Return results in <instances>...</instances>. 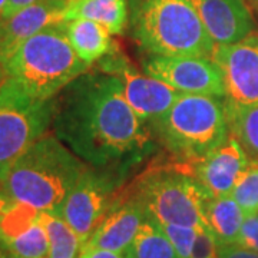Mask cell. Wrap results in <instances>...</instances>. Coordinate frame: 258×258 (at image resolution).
Segmentation results:
<instances>
[{"mask_svg":"<svg viewBox=\"0 0 258 258\" xmlns=\"http://www.w3.org/2000/svg\"><path fill=\"white\" fill-rule=\"evenodd\" d=\"M53 135L85 164L132 171L157 149L155 137L125 99L119 81L101 71L55 96Z\"/></svg>","mask_w":258,"mask_h":258,"instance_id":"6da1fadb","label":"cell"},{"mask_svg":"<svg viewBox=\"0 0 258 258\" xmlns=\"http://www.w3.org/2000/svg\"><path fill=\"white\" fill-rule=\"evenodd\" d=\"M86 165L56 135L46 134L15 162L0 184V195L40 212L57 214Z\"/></svg>","mask_w":258,"mask_h":258,"instance_id":"7a4b0ae2","label":"cell"},{"mask_svg":"<svg viewBox=\"0 0 258 258\" xmlns=\"http://www.w3.org/2000/svg\"><path fill=\"white\" fill-rule=\"evenodd\" d=\"M128 28L148 55L211 57L217 43L189 0H128Z\"/></svg>","mask_w":258,"mask_h":258,"instance_id":"3957f363","label":"cell"},{"mask_svg":"<svg viewBox=\"0 0 258 258\" xmlns=\"http://www.w3.org/2000/svg\"><path fill=\"white\" fill-rule=\"evenodd\" d=\"M0 63L6 78L39 99L55 98L92 68L75 52L63 25L30 36Z\"/></svg>","mask_w":258,"mask_h":258,"instance_id":"277c9868","label":"cell"},{"mask_svg":"<svg viewBox=\"0 0 258 258\" xmlns=\"http://www.w3.org/2000/svg\"><path fill=\"white\" fill-rule=\"evenodd\" d=\"M151 131L179 164L195 162L230 135L225 99L182 93Z\"/></svg>","mask_w":258,"mask_h":258,"instance_id":"5b68a950","label":"cell"},{"mask_svg":"<svg viewBox=\"0 0 258 258\" xmlns=\"http://www.w3.org/2000/svg\"><path fill=\"white\" fill-rule=\"evenodd\" d=\"M135 194L158 224L207 227L205 204L211 195L181 168H154L138 179Z\"/></svg>","mask_w":258,"mask_h":258,"instance_id":"8992f818","label":"cell"},{"mask_svg":"<svg viewBox=\"0 0 258 258\" xmlns=\"http://www.w3.org/2000/svg\"><path fill=\"white\" fill-rule=\"evenodd\" d=\"M53 115L55 98H35L6 78L0 89V184L19 158L46 135Z\"/></svg>","mask_w":258,"mask_h":258,"instance_id":"52a82bcc","label":"cell"},{"mask_svg":"<svg viewBox=\"0 0 258 258\" xmlns=\"http://www.w3.org/2000/svg\"><path fill=\"white\" fill-rule=\"evenodd\" d=\"M129 171L88 166L68 194L59 215L76 232L83 247L116 201V192L128 179Z\"/></svg>","mask_w":258,"mask_h":258,"instance_id":"ba28073f","label":"cell"},{"mask_svg":"<svg viewBox=\"0 0 258 258\" xmlns=\"http://www.w3.org/2000/svg\"><path fill=\"white\" fill-rule=\"evenodd\" d=\"M96 66L98 71L112 75L119 81L125 99L149 129L165 116L182 95L162 81L138 71L118 49L102 57Z\"/></svg>","mask_w":258,"mask_h":258,"instance_id":"9c48e42d","label":"cell"},{"mask_svg":"<svg viewBox=\"0 0 258 258\" xmlns=\"http://www.w3.org/2000/svg\"><path fill=\"white\" fill-rule=\"evenodd\" d=\"M142 69L178 92L225 98L221 72L211 57L149 55L142 60Z\"/></svg>","mask_w":258,"mask_h":258,"instance_id":"30bf717a","label":"cell"},{"mask_svg":"<svg viewBox=\"0 0 258 258\" xmlns=\"http://www.w3.org/2000/svg\"><path fill=\"white\" fill-rule=\"evenodd\" d=\"M211 59L221 72L227 103H258V35L251 33L235 43L217 45Z\"/></svg>","mask_w":258,"mask_h":258,"instance_id":"8fae6325","label":"cell"},{"mask_svg":"<svg viewBox=\"0 0 258 258\" xmlns=\"http://www.w3.org/2000/svg\"><path fill=\"white\" fill-rule=\"evenodd\" d=\"M0 249L8 258H49L42 212L0 195Z\"/></svg>","mask_w":258,"mask_h":258,"instance_id":"7c38bea8","label":"cell"},{"mask_svg":"<svg viewBox=\"0 0 258 258\" xmlns=\"http://www.w3.org/2000/svg\"><path fill=\"white\" fill-rule=\"evenodd\" d=\"M251 158L234 135L195 162L181 164L184 172L195 178L211 197L231 195L245 172Z\"/></svg>","mask_w":258,"mask_h":258,"instance_id":"4fadbf2b","label":"cell"},{"mask_svg":"<svg viewBox=\"0 0 258 258\" xmlns=\"http://www.w3.org/2000/svg\"><path fill=\"white\" fill-rule=\"evenodd\" d=\"M147 217V210L135 192L122 200L116 198L85 247L111 249L123 254Z\"/></svg>","mask_w":258,"mask_h":258,"instance_id":"5bb4252c","label":"cell"},{"mask_svg":"<svg viewBox=\"0 0 258 258\" xmlns=\"http://www.w3.org/2000/svg\"><path fill=\"white\" fill-rule=\"evenodd\" d=\"M217 45L235 43L251 35L254 20L245 0H189Z\"/></svg>","mask_w":258,"mask_h":258,"instance_id":"9a60e30c","label":"cell"},{"mask_svg":"<svg viewBox=\"0 0 258 258\" xmlns=\"http://www.w3.org/2000/svg\"><path fill=\"white\" fill-rule=\"evenodd\" d=\"M69 0H39L13 16L5 19L3 36L0 40V60L9 56L30 36L66 22Z\"/></svg>","mask_w":258,"mask_h":258,"instance_id":"2e32d148","label":"cell"},{"mask_svg":"<svg viewBox=\"0 0 258 258\" xmlns=\"http://www.w3.org/2000/svg\"><path fill=\"white\" fill-rule=\"evenodd\" d=\"M63 29L75 52L89 66L96 64L102 57L118 49L112 39L111 32L93 20H68L63 23Z\"/></svg>","mask_w":258,"mask_h":258,"instance_id":"e0dca14e","label":"cell"},{"mask_svg":"<svg viewBox=\"0 0 258 258\" xmlns=\"http://www.w3.org/2000/svg\"><path fill=\"white\" fill-rule=\"evenodd\" d=\"M74 19L93 20L112 35H122L128 28V0H69L66 22Z\"/></svg>","mask_w":258,"mask_h":258,"instance_id":"ac0fdd59","label":"cell"},{"mask_svg":"<svg viewBox=\"0 0 258 258\" xmlns=\"http://www.w3.org/2000/svg\"><path fill=\"white\" fill-rule=\"evenodd\" d=\"M205 222L220 245L235 244L245 214L231 197H211L205 204Z\"/></svg>","mask_w":258,"mask_h":258,"instance_id":"d6986e66","label":"cell"},{"mask_svg":"<svg viewBox=\"0 0 258 258\" xmlns=\"http://www.w3.org/2000/svg\"><path fill=\"white\" fill-rule=\"evenodd\" d=\"M125 258H178L176 251L168 240L161 225L149 215L137 232L126 251Z\"/></svg>","mask_w":258,"mask_h":258,"instance_id":"ffe728a7","label":"cell"},{"mask_svg":"<svg viewBox=\"0 0 258 258\" xmlns=\"http://www.w3.org/2000/svg\"><path fill=\"white\" fill-rule=\"evenodd\" d=\"M49 240V258H79L83 244L59 214L42 212Z\"/></svg>","mask_w":258,"mask_h":258,"instance_id":"44dd1931","label":"cell"},{"mask_svg":"<svg viewBox=\"0 0 258 258\" xmlns=\"http://www.w3.org/2000/svg\"><path fill=\"white\" fill-rule=\"evenodd\" d=\"M230 134L240 141L251 158L258 159V103L238 106L225 102Z\"/></svg>","mask_w":258,"mask_h":258,"instance_id":"7402d4cb","label":"cell"},{"mask_svg":"<svg viewBox=\"0 0 258 258\" xmlns=\"http://www.w3.org/2000/svg\"><path fill=\"white\" fill-rule=\"evenodd\" d=\"M231 197L245 215L258 212V159L251 158L245 172L234 186Z\"/></svg>","mask_w":258,"mask_h":258,"instance_id":"603a6c76","label":"cell"},{"mask_svg":"<svg viewBox=\"0 0 258 258\" xmlns=\"http://www.w3.org/2000/svg\"><path fill=\"white\" fill-rule=\"evenodd\" d=\"M162 231L165 232L168 240L171 241L172 247L178 254V258H189L192 252L194 242L198 235V227H186V225H175V224H159Z\"/></svg>","mask_w":258,"mask_h":258,"instance_id":"cb8c5ba5","label":"cell"},{"mask_svg":"<svg viewBox=\"0 0 258 258\" xmlns=\"http://www.w3.org/2000/svg\"><path fill=\"white\" fill-rule=\"evenodd\" d=\"M189 258H220V242L208 227H201L198 230Z\"/></svg>","mask_w":258,"mask_h":258,"instance_id":"d4e9b609","label":"cell"},{"mask_svg":"<svg viewBox=\"0 0 258 258\" xmlns=\"http://www.w3.org/2000/svg\"><path fill=\"white\" fill-rule=\"evenodd\" d=\"M235 244L242 248L258 251V212L244 217Z\"/></svg>","mask_w":258,"mask_h":258,"instance_id":"484cf974","label":"cell"},{"mask_svg":"<svg viewBox=\"0 0 258 258\" xmlns=\"http://www.w3.org/2000/svg\"><path fill=\"white\" fill-rule=\"evenodd\" d=\"M220 258H258V251L242 248L237 244L220 245Z\"/></svg>","mask_w":258,"mask_h":258,"instance_id":"4316f807","label":"cell"},{"mask_svg":"<svg viewBox=\"0 0 258 258\" xmlns=\"http://www.w3.org/2000/svg\"><path fill=\"white\" fill-rule=\"evenodd\" d=\"M79 258H125L123 254L115 252L111 249L92 248V247H83Z\"/></svg>","mask_w":258,"mask_h":258,"instance_id":"83f0119b","label":"cell"},{"mask_svg":"<svg viewBox=\"0 0 258 258\" xmlns=\"http://www.w3.org/2000/svg\"><path fill=\"white\" fill-rule=\"evenodd\" d=\"M36 2H39V0H8L5 12H3V19L13 16L15 13H18L19 10L25 9V8H28L30 5L36 3Z\"/></svg>","mask_w":258,"mask_h":258,"instance_id":"f1b7e54d","label":"cell"},{"mask_svg":"<svg viewBox=\"0 0 258 258\" xmlns=\"http://www.w3.org/2000/svg\"><path fill=\"white\" fill-rule=\"evenodd\" d=\"M5 81H6V74H5V69H3L2 63H0V89H2V86H3Z\"/></svg>","mask_w":258,"mask_h":258,"instance_id":"f546056e","label":"cell"},{"mask_svg":"<svg viewBox=\"0 0 258 258\" xmlns=\"http://www.w3.org/2000/svg\"><path fill=\"white\" fill-rule=\"evenodd\" d=\"M6 2L8 0H0V18H3V12H5V8H6Z\"/></svg>","mask_w":258,"mask_h":258,"instance_id":"4dcf8cb0","label":"cell"},{"mask_svg":"<svg viewBox=\"0 0 258 258\" xmlns=\"http://www.w3.org/2000/svg\"><path fill=\"white\" fill-rule=\"evenodd\" d=\"M3 28H5V19L0 18V40H2V36H3Z\"/></svg>","mask_w":258,"mask_h":258,"instance_id":"1f68e13d","label":"cell"}]
</instances>
